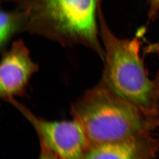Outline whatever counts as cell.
Here are the masks:
<instances>
[{
    "label": "cell",
    "mask_w": 159,
    "mask_h": 159,
    "mask_svg": "<svg viewBox=\"0 0 159 159\" xmlns=\"http://www.w3.org/2000/svg\"><path fill=\"white\" fill-rule=\"evenodd\" d=\"M39 70L23 40L14 41L0 59V100L26 96L31 79Z\"/></svg>",
    "instance_id": "obj_5"
},
{
    "label": "cell",
    "mask_w": 159,
    "mask_h": 159,
    "mask_svg": "<svg viewBox=\"0 0 159 159\" xmlns=\"http://www.w3.org/2000/svg\"><path fill=\"white\" fill-rule=\"evenodd\" d=\"M102 0H25L20 3L27 18L26 32L64 47L85 46L103 61L99 39Z\"/></svg>",
    "instance_id": "obj_1"
},
{
    "label": "cell",
    "mask_w": 159,
    "mask_h": 159,
    "mask_svg": "<svg viewBox=\"0 0 159 159\" xmlns=\"http://www.w3.org/2000/svg\"><path fill=\"white\" fill-rule=\"evenodd\" d=\"M74 119L82 126L90 146L151 133L159 120L98 83L73 104Z\"/></svg>",
    "instance_id": "obj_3"
},
{
    "label": "cell",
    "mask_w": 159,
    "mask_h": 159,
    "mask_svg": "<svg viewBox=\"0 0 159 159\" xmlns=\"http://www.w3.org/2000/svg\"><path fill=\"white\" fill-rule=\"evenodd\" d=\"M99 26L104 50V69L99 83L148 116L159 119V100L154 81L149 78L139 55V38L117 37L107 25L102 9Z\"/></svg>",
    "instance_id": "obj_2"
},
{
    "label": "cell",
    "mask_w": 159,
    "mask_h": 159,
    "mask_svg": "<svg viewBox=\"0 0 159 159\" xmlns=\"http://www.w3.org/2000/svg\"><path fill=\"white\" fill-rule=\"evenodd\" d=\"M7 102L20 112L37 133L41 149L60 159H84L90 144L78 121H51L35 115L30 109L12 98Z\"/></svg>",
    "instance_id": "obj_4"
},
{
    "label": "cell",
    "mask_w": 159,
    "mask_h": 159,
    "mask_svg": "<svg viewBox=\"0 0 159 159\" xmlns=\"http://www.w3.org/2000/svg\"><path fill=\"white\" fill-rule=\"evenodd\" d=\"M148 4V18L149 20H154L158 15L159 11V0H147Z\"/></svg>",
    "instance_id": "obj_8"
},
{
    "label": "cell",
    "mask_w": 159,
    "mask_h": 159,
    "mask_svg": "<svg viewBox=\"0 0 159 159\" xmlns=\"http://www.w3.org/2000/svg\"><path fill=\"white\" fill-rule=\"evenodd\" d=\"M155 83V88L156 91L157 95L159 100V72L158 75H157L156 79L154 81Z\"/></svg>",
    "instance_id": "obj_10"
},
{
    "label": "cell",
    "mask_w": 159,
    "mask_h": 159,
    "mask_svg": "<svg viewBox=\"0 0 159 159\" xmlns=\"http://www.w3.org/2000/svg\"><path fill=\"white\" fill-rule=\"evenodd\" d=\"M39 159H60L47 150L41 149Z\"/></svg>",
    "instance_id": "obj_9"
},
{
    "label": "cell",
    "mask_w": 159,
    "mask_h": 159,
    "mask_svg": "<svg viewBox=\"0 0 159 159\" xmlns=\"http://www.w3.org/2000/svg\"><path fill=\"white\" fill-rule=\"evenodd\" d=\"M159 139L146 133L120 141L90 146L84 159H153Z\"/></svg>",
    "instance_id": "obj_6"
},
{
    "label": "cell",
    "mask_w": 159,
    "mask_h": 159,
    "mask_svg": "<svg viewBox=\"0 0 159 159\" xmlns=\"http://www.w3.org/2000/svg\"><path fill=\"white\" fill-rule=\"evenodd\" d=\"M27 18L25 12H7L0 10V56L12 38L26 32Z\"/></svg>",
    "instance_id": "obj_7"
}]
</instances>
